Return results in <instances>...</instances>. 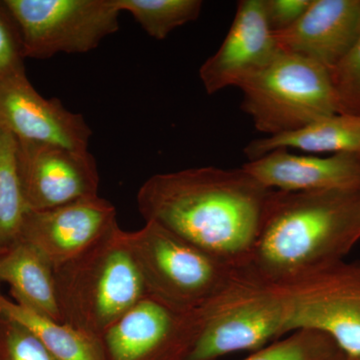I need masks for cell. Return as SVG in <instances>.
Listing matches in <instances>:
<instances>
[{
    "label": "cell",
    "instance_id": "1",
    "mask_svg": "<svg viewBox=\"0 0 360 360\" xmlns=\"http://www.w3.org/2000/svg\"><path fill=\"white\" fill-rule=\"evenodd\" d=\"M271 189L243 167L189 168L149 177L136 195L146 222L176 234L212 257L245 269Z\"/></svg>",
    "mask_w": 360,
    "mask_h": 360
},
{
    "label": "cell",
    "instance_id": "2",
    "mask_svg": "<svg viewBox=\"0 0 360 360\" xmlns=\"http://www.w3.org/2000/svg\"><path fill=\"white\" fill-rule=\"evenodd\" d=\"M360 240V191H271L243 272L284 283L345 260Z\"/></svg>",
    "mask_w": 360,
    "mask_h": 360
},
{
    "label": "cell",
    "instance_id": "3",
    "mask_svg": "<svg viewBox=\"0 0 360 360\" xmlns=\"http://www.w3.org/2000/svg\"><path fill=\"white\" fill-rule=\"evenodd\" d=\"M61 323L96 341L148 295L116 224L77 257L54 269Z\"/></svg>",
    "mask_w": 360,
    "mask_h": 360
},
{
    "label": "cell",
    "instance_id": "4",
    "mask_svg": "<svg viewBox=\"0 0 360 360\" xmlns=\"http://www.w3.org/2000/svg\"><path fill=\"white\" fill-rule=\"evenodd\" d=\"M125 240L148 295L177 309H198L229 290L243 276L153 221Z\"/></svg>",
    "mask_w": 360,
    "mask_h": 360
},
{
    "label": "cell",
    "instance_id": "5",
    "mask_svg": "<svg viewBox=\"0 0 360 360\" xmlns=\"http://www.w3.org/2000/svg\"><path fill=\"white\" fill-rule=\"evenodd\" d=\"M238 89L243 96L241 110L267 136L293 131L338 113L329 70L288 52L281 51Z\"/></svg>",
    "mask_w": 360,
    "mask_h": 360
},
{
    "label": "cell",
    "instance_id": "6",
    "mask_svg": "<svg viewBox=\"0 0 360 360\" xmlns=\"http://www.w3.org/2000/svg\"><path fill=\"white\" fill-rule=\"evenodd\" d=\"M269 285L283 298L285 333L319 331L347 359H360V262L341 260Z\"/></svg>",
    "mask_w": 360,
    "mask_h": 360
},
{
    "label": "cell",
    "instance_id": "7",
    "mask_svg": "<svg viewBox=\"0 0 360 360\" xmlns=\"http://www.w3.org/2000/svg\"><path fill=\"white\" fill-rule=\"evenodd\" d=\"M202 322L184 360H215L259 349L285 333V307L269 284L243 276L219 297L201 307Z\"/></svg>",
    "mask_w": 360,
    "mask_h": 360
},
{
    "label": "cell",
    "instance_id": "8",
    "mask_svg": "<svg viewBox=\"0 0 360 360\" xmlns=\"http://www.w3.org/2000/svg\"><path fill=\"white\" fill-rule=\"evenodd\" d=\"M13 15L25 58L87 53L120 30L116 0H4Z\"/></svg>",
    "mask_w": 360,
    "mask_h": 360
},
{
    "label": "cell",
    "instance_id": "9",
    "mask_svg": "<svg viewBox=\"0 0 360 360\" xmlns=\"http://www.w3.org/2000/svg\"><path fill=\"white\" fill-rule=\"evenodd\" d=\"M201 322L200 307L177 309L146 295L120 317L97 345L103 360H184Z\"/></svg>",
    "mask_w": 360,
    "mask_h": 360
},
{
    "label": "cell",
    "instance_id": "10",
    "mask_svg": "<svg viewBox=\"0 0 360 360\" xmlns=\"http://www.w3.org/2000/svg\"><path fill=\"white\" fill-rule=\"evenodd\" d=\"M18 165L28 210L98 195V169L89 150L18 139Z\"/></svg>",
    "mask_w": 360,
    "mask_h": 360
},
{
    "label": "cell",
    "instance_id": "11",
    "mask_svg": "<svg viewBox=\"0 0 360 360\" xmlns=\"http://www.w3.org/2000/svg\"><path fill=\"white\" fill-rule=\"evenodd\" d=\"M0 127L22 141L89 150L92 130L58 98H45L25 71L0 79Z\"/></svg>",
    "mask_w": 360,
    "mask_h": 360
},
{
    "label": "cell",
    "instance_id": "12",
    "mask_svg": "<svg viewBox=\"0 0 360 360\" xmlns=\"http://www.w3.org/2000/svg\"><path fill=\"white\" fill-rule=\"evenodd\" d=\"M117 224L112 203L99 195L26 213L20 239L34 246L53 270L77 257Z\"/></svg>",
    "mask_w": 360,
    "mask_h": 360
},
{
    "label": "cell",
    "instance_id": "13",
    "mask_svg": "<svg viewBox=\"0 0 360 360\" xmlns=\"http://www.w3.org/2000/svg\"><path fill=\"white\" fill-rule=\"evenodd\" d=\"M279 52L264 0H241L221 46L200 66L201 82L207 94L238 87L266 68Z\"/></svg>",
    "mask_w": 360,
    "mask_h": 360
},
{
    "label": "cell",
    "instance_id": "14",
    "mask_svg": "<svg viewBox=\"0 0 360 360\" xmlns=\"http://www.w3.org/2000/svg\"><path fill=\"white\" fill-rule=\"evenodd\" d=\"M274 34L281 51L331 70L359 39L360 0H312L297 22Z\"/></svg>",
    "mask_w": 360,
    "mask_h": 360
},
{
    "label": "cell",
    "instance_id": "15",
    "mask_svg": "<svg viewBox=\"0 0 360 360\" xmlns=\"http://www.w3.org/2000/svg\"><path fill=\"white\" fill-rule=\"evenodd\" d=\"M241 167L271 191H360L359 155L338 153L321 158L293 155L278 149L248 161Z\"/></svg>",
    "mask_w": 360,
    "mask_h": 360
},
{
    "label": "cell",
    "instance_id": "16",
    "mask_svg": "<svg viewBox=\"0 0 360 360\" xmlns=\"http://www.w3.org/2000/svg\"><path fill=\"white\" fill-rule=\"evenodd\" d=\"M0 283L18 304L61 322L53 267L30 243L20 239L0 255Z\"/></svg>",
    "mask_w": 360,
    "mask_h": 360
},
{
    "label": "cell",
    "instance_id": "17",
    "mask_svg": "<svg viewBox=\"0 0 360 360\" xmlns=\"http://www.w3.org/2000/svg\"><path fill=\"white\" fill-rule=\"evenodd\" d=\"M288 148L312 153L360 155V117L340 113L328 116L293 131L255 139L245 146V153L250 161Z\"/></svg>",
    "mask_w": 360,
    "mask_h": 360
},
{
    "label": "cell",
    "instance_id": "18",
    "mask_svg": "<svg viewBox=\"0 0 360 360\" xmlns=\"http://www.w3.org/2000/svg\"><path fill=\"white\" fill-rule=\"evenodd\" d=\"M0 315L32 331L58 360H103L96 341L75 329L26 309L0 292Z\"/></svg>",
    "mask_w": 360,
    "mask_h": 360
},
{
    "label": "cell",
    "instance_id": "19",
    "mask_svg": "<svg viewBox=\"0 0 360 360\" xmlns=\"http://www.w3.org/2000/svg\"><path fill=\"white\" fill-rule=\"evenodd\" d=\"M28 212L18 172V139L0 127V255L20 240Z\"/></svg>",
    "mask_w": 360,
    "mask_h": 360
},
{
    "label": "cell",
    "instance_id": "20",
    "mask_svg": "<svg viewBox=\"0 0 360 360\" xmlns=\"http://www.w3.org/2000/svg\"><path fill=\"white\" fill-rule=\"evenodd\" d=\"M120 13L127 11L149 37L167 39L174 30L198 20L200 0H116Z\"/></svg>",
    "mask_w": 360,
    "mask_h": 360
},
{
    "label": "cell",
    "instance_id": "21",
    "mask_svg": "<svg viewBox=\"0 0 360 360\" xmlns=\"http://www.w3.org/2000/svg\"><path fill=\"white\" fill-rule=\"evenodd\" d=\"M335 341L314 330H297L245 360H345Z\"/></svg>",
    "mask_w": 360,
    "mask_h": 360
},
{
    "label": "cell",
    "instance_id": "22",
    "mask_svg": "<svg viewBox=\"0 0 360 360\" xmlns=\"http://www.w3.org/2000/svg\"><path fill=\"white\" fill-rule=\"evenodd\" d=\"M0 360H58L32 331L0 315Z\"/></svg>",
    "mask_w": 360,
    "mask_h": 360
},
{
    "label": "cell",
    "instance_id": "23",
    "mask_svg": "<svg viewBox=\"0 0 360 360\" xmlns=\"http://www.w3.org/2000/svg\"><path fill=\"white\" fill-rule=\"evenodd\" d=\"M329 73L338 113L360 117V35L354 47Z\"/></svg>",
    "mask_w": 360,
    "mask_h": 360
},
{
    "label": "cell",
    "instance_id": "24",
    "mask_svg": "<svg viewBox=\"0 0 360 360\" xmlns=\"http://www.w3.org/2000/svg\"><path fill=\"white\" fill-rule=\"evenodd\" d=\"M25 59L18 25L0 0V79L25 71Z\"/></svg>",
    "mask_w": 360,
    "mask_h": 360
},
{
    "label": "cell",
    "instance_id": "25",
    "mask_svg": "<svg viewBox=\"0 0 360 360\" xmlns=\"http://www.w3.org/2000/svg\"><path fill=\"white\" fill-rule=\"evenodd\" d=\"M312 0H264L265 16L272 32L288 30L300 20Z\"/></svg>",
    "mask_w": 360,
    "mask_h": 360
},
{
    "label": "cell",
    "instance_id": "26",
    "mask_svg": "<svg viewBox=\"0 0 360 360\" xmlns=\"http://www.w3.org/2000/svg\"><path fill=\"white\" fill-rule=\"evenodd\" d=\"M347 360H352V359H347Z\"/></svg>",
    "mask_w": 360,
    "mask_h": 360
},
{
    "label": "cell",
    "instance_id": "27",
    "mask_svg": "<svg viewBox=\"0 0 360 360\" xmlns=\"http://www.w3.org/2000/svg\"><path fill=\"white\" fill-rule=\"evenodd\" d=\"M359 360H360V359H359Z\"/></svg>",
    "mask_w": 360,
    "mask_h": 360
}]
</instances>
